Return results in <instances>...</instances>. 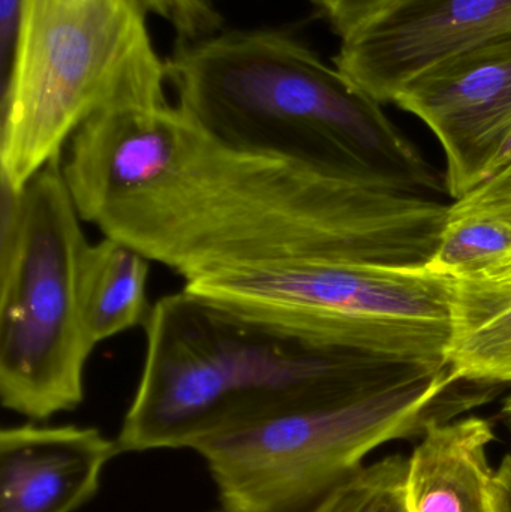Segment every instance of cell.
<instances>
[{
  "label": "cell",
  "mask_w": 511,
  "mask_h": 512,
  "mask_svg": "<svg viewBox=\"0 0 511 512\" xmlns=\"http://www.w3.org/2000/svg\"><path fill=\"white\" fill-rule=\"evenodd\" d=\"M450 209L386 180L231 149L186 114L170 167L92 225L188 280L270 262L428 264Z\"/></svg>",
  "instance_id": "6da1fadb"
},
{
  "label": "cell",
  "mask_w": 511,
  "mask_h": 512,
  "mask_svg": "<svg viewBox=\"0 0 511 512\" xmlns=\"http://www.w3.org/2000/svg\"><path fill=\"white\" fill-rule=\"evenodd\" d=\"M120 453L194 448L278 415L344 402L423 367L309 345L186 291L159 298Z\"/></svg>",
  "instance_id": "7a4b0ae2"
},
{
  "label": "cell",
  "mask_w": 511,
  "mask_h": 512,
  "mask_svg": "<svg viewBox=\"0 0 511 512\" xmlns=\"http://www.w3.org/2000/svg\"><path fill=\"white\" fill-rule=\"evenodd\" d=\"M165 63L177 107L224 146L447 194L383 104L291 33L219 32Z\"/></svg>",
  "instance_id": "3957f363"
},
{
  "label": "cell",
  "mask_w": 511,
  "mask_h": 512,
  "mask_svg": "<svg viewBox=\"0 0 511 512\" xmlns=\"http://www.w3.org/2000/svg\"><path fill=\"white\" fill-rule=\"evenodd\" d=\"M137 0H20L2 84V188L21 191L99 111L167 104Z\"/></svg>",
  "instance_id": "277c9868"
},
{
  "label": "cell",
  "mask_w": 511,
  "mask_h": 512,
  "mask_svg": "<svg viewBox=\"0 0 511 512\" xmlns=\"http://www.w3.org/2000/svg\"><path fill=\"white\" fill-rule=\"evenodd\" d=\"M450 366L422 370L344 402L300 409L195 445L225 512H317L398 439L422 438L432 424L489 402V385L465 390Z\"/></svg>",
  "instance_id": "5b68a950"
},
{
  "label": "cell",
  "mask_w": 511,
  "mask_h": 512,
  "mask_svg": "<svg viewBox=\"0 0 511 512\" xmlns=\"http://www.w3.org/2000/svg\"><path fill=\"white\" fill-rule=\"evenodd\" d=\"M186 291L309 345L405 366H449L452 279L422 265L288 261L210 268Z\"/></svg>",
  "instance_id": "8992f818"
},
{
  "label": "cell",
  "mask_w": 511,
  "mask_h": 512,
  "mask_svg": "<svg viewBox=\"0 0 511 512\" xmlns=\"http://www.w3.org/2000/svg\"><path fill=\"white\" fill-rule=\"evenodd\" d=\"M62 161L48 162L21 191L2 188L0 400L36 421L80 406L95 349L78 288L89 242Z\"/></svg>",
  "instance_id": "52a82bcc"
},
{
  "label": "cell",
  "mask_w": 511,
  "mask_h": 512,
  "mask_svg": "<svg viewBox=\"0 0 511 512\" xmlns=\"http://www.w3.org/2000/svg\"><path fill=\"white\" fill-rule=\"evenodd\" d=\"M393 104L440 141L447 195L461 200L511 164V42L434 66Z\"/></svg>",
  "instance_id": "ba28073f"
},
{
  "label": "cell",
  "mask_w": 511,
  "mask_h": 512,
  "mask_svg": "<svg viewBox=\"0 0 511 512\" xmlns=\"http://www.w3.org/2000/svg\"><path fill=\"white\" fill-rule=\"evenodd\" d=\"M511 42V0H396L341 38L336 68L381 104L462 54Z\"/></svg>",
  "instance_id": "9c48e42d"
},
{
  "label": "cell",
  "mask_w": 511,
  "mask_h": 512,
  "mask_svg": "<svg viewBox=\"0 0 511 512\" xmlns=\"http://www.w3.org/2000/svg\"><path fill=\"white\" fill-rule=\"evenodd\" d=\"M186 114L177 105L99 111L69 140L63 176L84 222L152 185L173 161Z\"/></svg>",
  "instance_id": "30bf717a"
},
{
  "label": "cell",
  "mask_w": 511,
  "mask_h": 512,
  "mask_svg": "<svg viewBox=\"0 0 511 512\" xmlns=\"http://www.w3.org/2000/svg\"><path fill=\"white\" fill-rule=\"evenodd\" d=\"M116 441L95 427L33 424L0 432V512H74L98 493Z\"/></svg>",
  "instance_id": "8fae6325"
},
{
  "label": "cell",
  "mask_w": 511,
  "mask_h": 512,
  "mask_svg": "<svg viewBox=\"0 0 511 512\" xmlns=\"http://www.w3.org/2000/svg\"><path fill=\"white\" fill-rule=\"evenodd\" d=\"M494 441V427L485 418L432 424L408 457V512H494Z\"/></svg>",
  "instance_id": "7c38bea8"
},
{
  "label": "cell",
  "mask_w": 511,
  "mask_h": 512,
  "mask_svg": "<svg viewBox=\"0 0 511 512\" xmlns=\"http://www.w3.org/2000/svg\"><path fill=\"white\" fill-rule=\"evenodd\" d=\"M450 279V369L468 384H511V259Z\"/></svg>",
  "instance_id": "4fadbf2b"
},
{
  "label": "cell",
  "mask_w": 511,
  "mask_h": 512,
  "mask_svg": "<svg viewBox=\"0 0 511 512\" xmlns=\"http://www.w3.org/2000/svg\"><path fill=\"white\" fill-rule=\"evenodd\" d=\"M150 259L122 240L104 236L81 256L80 307L93 348L149 318L147 280Z\"/></svg>",
  "instance_id": "5bb4252c"
},
{
  "label": "cell",
  "mask_w": 511,
  "mask_h": 512,
  "mask_svg": "<svg viewBox=\"0 0 511 512\" xmlns=\"http://www.w3.org/2000/svg\"><path fill=\"white\" fill-rule=\"evenodd\" d=\"M511 259V222L489 216L450 218L426 267L447 277L474 276Z\"/></svg>",
  "instance_id": "9a60e30c"
},
{
  "label": "cell",
  "mask_w": 511,
  "mask_h": 512,
  "mask_svg": "<svg viewBox=\"0 0 511 512\" xmlns=\"http://www.w3.org/2000/svg\"><path fill=\"white\" fill-rule=\"evenodd\" d=\"M408 457H384L351 475L317 512H408Z\"/></svg>",
  "instance_id": "2e32d148"
},
{
  "label": "cell",
  "mask_w": 511,
  "mask_h": 512,
  "mask_svg": "<svg viewBox=\"0 0 511 512\" xmlns=\"http://www.w3.org/2000/svg\"><path fill=\"white\" fill-rule=\"evenodd\" d=\"M146 14H155L171 24L179 44H191L216 35L222 15L209 0H137Z\"/></svg>",
  "instance_id": "e0dca14e"
},
{
  "label": "cell",
  "mask_w": 511,
  "mask_h": 512,
  "mask_svg": "<svg viewBox=\"0 0 511 512\" xmlns=\"http://www.w3.org/2000/svg\"><path fill=\"white\" fill-rule=\"evenodd\" d=\"M459 216H489L511 222V164L461 200L453 201L450 218Z\"/></svg>",
  "instance_id": "ac0fdd59"
},
{
  "label": "cell",
  "mask_w": 511,
  "mask_h": 512,
  "mask_svg": "<svg viewBox=\"0 0 511 512\" xmlns=\"http://www.w3.org/2000/svg\"><path fill=\"white\" fill-rule=\"evenodd\" d=\"M339 38L380 14L396 0H312Z\"/></svg>",
  "instance_id": "d6986e66"
},
{
  "label": "cell",
  "mask_w": 511,
  "mask_h": 512,
  "mask_svg": "<svg viewBox=\"0 0 511 512\" xmlns=\"http://www.w3.org/2000/svg\"><path fill=\"white\" fill-rule=\"evenodd\" d=\"M18 14H20V0H0V74H2V84L5 83L9 68H11Z\"/></svg>",
  "instance_id": "ffe728a7"
},
{
  "label": "cell",
  "mask_w": 511,
  "mask_h": 512,
  "mask_svg": "<svg viewBox=\"0 0 511 512\" xmlns=\"http://www.w3.org/2000/svg\"><path fill=\"white\" fill-rule=\"evenodd\" d=\"M492 511L511 512V454L504 457L492 480Z\"/></svg>",
  "instance_id": "44dd1931"
},
{
  "label": "cell",
  "mask_w": 511,
  "mask_h": 512,
  "mask_svg": "<svg viewBox=\"0 0 511 512\" xmlns=\"http://www.w3.org/2000/svg\"><path fill=\"white\" fill-rule=\"evenodd\" d=\"M504 414H506L511 420V397L507 400L506 405H504Z\"/></svg>",
  "instance_id": "7402d4cb"
},
{
  "label": "cell",
  "mask_w": 511,
  "mask_h": 512,
  "mask_svg": "<svg viewBox=\"0 0 511 512\" xmlns=\"http://www.w3.org/2000/svg\"><path fill=\"white\" fill-rule=\"evenodd\" d=\"M216 512H225L224 510H221V511H216Z\"/></svg>",
  "instance_id": "603a6c76"
}]
</instances>
